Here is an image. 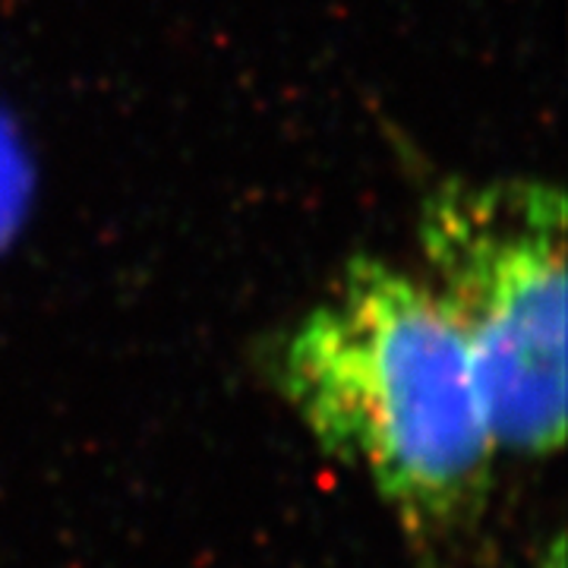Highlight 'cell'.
<instances>
[{"label":"cell","instance_id":"cell-1","mask_svg":"<svg viewBox=\"0 0 568 568\" xmlns=\"http://www.w3.org/2000/svg\"><path fill=\"white\" fill-rule=\"evenodd\" d=\"M275 386L335 462L366 474L420 544L487 506L496 436L455 320L429 282L361 256L284 338Z\"/></svg>","mask_w":568,"mask_h":568},{"label":"cell","instance_id":"cell-2","mask_svg":"<svg viewBox=\"0 0 568 568\" xmlns=\"http://www.w3.org/2000/svg\"><path fill=\"white\" fill-rule=\"evenodd\" d=\"M417 237L429 287L465 338L496 446L566 439V196L534 178L446 181Z\"/></svg>","mask_w":568,"mask_h":568},{"label":"cell","instance_id":"cell-3","mask_svg":"<svg viewBox=\"0 0 568 568\" xmlns=\"http://www.w3.org/2000/svg\"><path fill=\"white\" fill-rule=\"evenodd\" d=\"M26 171L13 133L7 123H0V241L10 234V227L20 222L22 200H26Z\"/></svg>","mask_w":568,"mask_h":568},{"label":"cell","instance_id":"cell-4","mask_svg":"<svg viewBox=\"0 0 568 568\" xmlns=\"http://www.w3.org/2000/svg\"><path fill=\"white\" fill-rule=\"evenodd\" d=\"M530 568H566V537L556 534V537L549 540V547L540 552V559Z\"/></svg>","mask_w":568,"mask_h":568}]
</instances>
